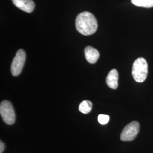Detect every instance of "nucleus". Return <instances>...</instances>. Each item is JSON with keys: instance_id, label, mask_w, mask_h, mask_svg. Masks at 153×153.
<instances>
[{"instance_id": "1", "label": "nucleus", "mask_w": 153, "mask_h": 153, "mask_svg": "<svg viewBox=\"0 0 153 153\" xmlns=\"http://www.w3.org/2000/svg\"><path fill=\"white\" fill-rule=\"evenodd\" d=\"M76 27L77 31L82 35H91L97 31L98 23L92 13L84 11L76 16Z\"/></svg>"}, {"instance_id": "2", "label": "nucleus", "mask_w": 153, "mask_h": 153, "mask_svg": "<svg viewBox=\"0 0 153 153\" xmlns=\"http://www.w3.org/2000/svg\"><path fill=\"white\" fill-rule=\"evenodd\" d=\"M148 74L147 61L143 57L138 58L134 61L132 68V76L134 79L138 83L143 82Z\"/></svg>"}, {"instance_id": "3", "label": "nucleus", "mask_w": 153, "mask_h": 153, "mask_svg": "<svg viewBox=\"0 0 153 153\" xmlns=\"http://www.w3.org/2000/svg\"><path fill=\"white\" fill-rule=\"evenodd\" d=\"M0 114L3 121L7 125H12L16 121V114L11 103L4 100L0 104Z\"/></svg>"}, {"instance_id": "4", "label": "nucleus", "mask_w": 153, "mask_h": 153, "mask_svg": "<svg viewBox=\"0 0 153 153\" xmlns=\"http://www.w3.org/2000/svg\"><path fill=\"white\" fill-rule=\"evenodd\" d=\"M140 131V124L134 121L124 127L120 135V140L122 141H132L138 135Z\"/></svg>"}, {"instance_id": "5", "label": "nucleus", "mask_w": 153, "mask_h": 153, "mask_svg": "<svg viewBox=\"0 0 153 153\" xmlns=\"http://www.w3.org/2000/svg\"><path fill=\"white\" fill-rule=\"evenodd\" d=\"M26 60V53L23 49L17 51L11 65V72L13 76H18L20 74Z\"/></svg>"}, {"instance_id": "6", "label": "nucleus", "mask_w": 153, "mask_h": 153, "mask_svg": "<svg viewBox=\"0 0 153 153\" xmlns=\"http://www.w3.org/2000/svg\"><path fill=\"white\" fill-rule=\"evenodd\" d=\"M14 5L26 13H31L35 8L34 2L32 0H12Z\"/></svg>"}, {"instance_id": "7", "label": "nucleus", "mask_w": 153, "mask_h": 153, "mask_svg": "<svg viewBox=\"0 0 153 153\" xmlns=\"http://www.w3.org/2000/svg\"><path fill=\"white\" fill-rule=\"evenodd\" d=\"M85 55L86 59L90 64L96 63L99 58V53L98 50L90 46H88L85 48Z\"/></svg>"}, {"instance_id": "8", "label": "nucleus", "mask_w": 153, "mask_h": 153, "mask_svg": "<svg viewBox=\"0 0 153 153\" xmlns=\"http://www.w3.org/2000/svg\"><path fill=\"white\" fill-rule=\"evenodd\" d=\"M118 79L119 74L117 70L112 69L109 71L106 78V83L108 86L114 90L116 89L118 87Z\"/></svg>"}, {"instance_id": "9", "label": "nucleus", "mask_w": 153, "mask_h": 153, "mask_svg": "<svg viewBox=\"0 0 153 153\" xmlns=\"http://www.w3.org/2000/svg\"><path fill=\"white\" fill-rule=\"evenodd\" d=\"M92 108L93 104L89 100H84L79 105V111L84 114L89 113L91 111Z\"/></svg>"}, {"instance_id": "10", "label": "nucleus", "mask_w": 153, "mask_h": 153, "mask_svg": "<svg viewBox=\"0 0 153 153\" xmlns=\"http://www.w3.org/2000/svg\"><path fill=\"white\" fill-rule=\"evenodd\" d=\"M131 3L134 5L145 8L153 7V0H131Z\"/></svg>"}, {"instance_id": "11", "label": "nucleus", "mask_w": 153, "mask_h": 153, "mask_svg": "<svg viewBox=\"0 0 153 153\" xmlns=\"http://www.w3.org/2000/svg\"><path fill=\"white\" fill-rule=\"evenodd\" d=\"M98 122L102 125L107 124L109 120V116L108 115H99L98 117Z\"/></svg>"}, {"instance_id": "12", "label": "nucleus", "mask_w": 153, "mask_h": 153, "mask_svg": "<svg viewBox=\"0 0 153 153\" xmlns=\"http://www.w3.org/2000/svg\"><path fill=\"white\" fill-rule=\"evenodd\" d=\"M5 148V146L4 145V143L2 141L0 142V153H3V152L4 151Z\"/></svg>"}]
</instances>
